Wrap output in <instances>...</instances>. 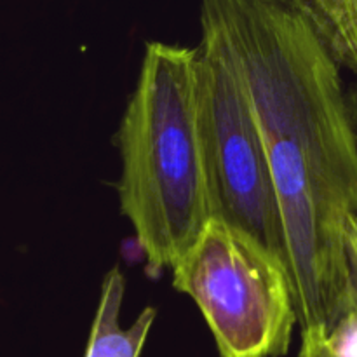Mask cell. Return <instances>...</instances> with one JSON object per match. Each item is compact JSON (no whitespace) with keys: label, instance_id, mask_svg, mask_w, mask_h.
Listing matches in <instances>:
<instances>
[{"label":"cell","instance_id":"obj_2","mask_svg":"<svg viewBox=\"0 0 357 357\" xmlns=\"http://www.w3.org/2000/svg\"><path fill=\"white\" fill-rule=\"evenodd\" d=\"M121 211L150 272L173 268L209 222L197 126L195 47L146 42L117 132Z\"/></svg>","mask_w":357,"mask_h":357},{"label":"cell","instance_id":"obj_1","mask_svg":"<svg viewBox=\"0 0 357 357\" xmlns=\"http://www.w3.org/2000/svg\"><path fill=\"white\" fill-rule=\"evenodd\" d=\"M253 98L281 208L300 331H330L356 307L347 227L357 215V132L340 65L302 9L201 0Z\"/></svg>","mask_w":357,"mask_h":357},{"label":"cell","instance_id":"obj_3","mask_svg":"<svg viewBox=\"0 0 357 357\" xmlns=\"http://www.w3.org/2000/svg\"><path fill=\"white\" fill-rule=\"evenodd\" d=\"M201 26L195 87L209 215L250 232L286 261L281 208L253 98L220 24L201 13Z\"/></svg>","mask_w":357,"mask_h":357},{"label":"cell","instance_id":"obj_5","mask_svg":"<svg viewBox=\"0 0 357 357\" xmlns=\"http://www.w3.org/2000/svg\"><path fill=\"white\" fill-rule=\"evenodd\" d=\"M126 295V279L121 268L114 267L105 275L100 302L91 326L84 357H139L157 310L146 307L131 326H121V309Z\"/></svg>","mask_w":357,"mask_h":357},{"label":"cell","instance_id":"obj_4","mask_svg":"<svg viewBox=\"0 0 357 357\" xmlns=\"http://www.w3.org/2000/svg\"><path fill=\"white\" fill-rule=\"evenodd\" d=\"M173 286L199 307L222 357L288 354L298 324L288 267L246 230L209 218L173 267Z\"/></svg>","mask_w":357,"mask_h":357},{"label":"cell","instance_id":"obj_6","mask_svg":"<svg viewBox=\"0 0 357 357\" xmlns=\"http://www.w3.org/2000/svg\"><path fill=\"white\" fill-rule=\"evenodd\" d=\"M305 13L338 65L357 72V0H307Z\"/></svg>","mask_w":357,"mask_h":357},{"label":"cell","instance_id":"obj_7","mask_svg":"<svg viewBox=\"0 0 357 357\" xmlns=\"http://www.w3.org/2000/svg\"><path fill=\"white\" fill-rule=\"evenodd\" d=\"M298 357H357V309L351 310L330 331L302 330Z\"/></svg>","mask_w":357,"mask_h":357},{"label":"cell","instance_id":"obj_8","mask_svg":"<svg viewBox=\"0 0 357 357\" xmlns=\"http://www.w3.org/2000/svg\"><path fill=\"white\" fill-rule=\"evenodd\" d=\"M265 2H272V3H279V6L296 7V9L307 10V0H265Z\"/></svg>","mask_w":357,"mask_h":357}]
</instances>
